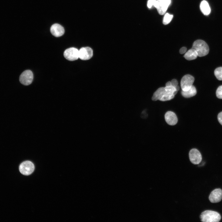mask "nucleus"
Masks as SVG:
<instances>
[{
	"label": "nucleus",
	"instance_id": "f3484780",
	"mask_svg": "<svg viewBox=\"0 0 222 222\" xmlns=\"http://www.w3.org/2000/svg\"><path fill=\"white\" fill-rule=\"evenodd\" d=\"M214 74L218 80H222V67H220L216 68L214 71Z\"/></svg>",
	"mask_w": 222,
	"mask_h": 222
},
{
	"label": "nucleus",
	"instance_id": "423d86ee",
	"mask_svg": "<svg viewBox=\"0 0 222 222\" xmlns=\"http://www.w3.org/2000/svg\"><path fill=\"white\" fill-rule=\"evenodd\" d=\"M79 50L75 47H72L66 49L64 51V56L67 60L73 61L79 58Z\"/></svg>",
	"mask_w": 222,
	"mask_h": 222
},
{
	"label": "nucleus",
	"instance_id": "f03ea898",
	"mask_svg": "<svg viewBox=\"0 0 222 222\" xmlns=\"http://www.w3.org/2000/svg\"><path fill=\"white\" fill-rule=\"evenodd\" d=\"M196 51L198 56L203 57L207 55L209 52V48L207 43L204 41L198 39L193 43L192 48Z\"/></svg>",
	"mask_w": 222,
	"mask_h": 222
},
{
	"label": "nucleus",
	"instance_id": "4468645a",
	"mask_svg": "<svg viewBox=\"0 0 222 222\" xmlns=\"http://www.w3.org/2000/svg\"><path fill=\"white\" fill-rule=\"evenodd\" d=\"M200 7L202 13L205 15H208L211 12V9L208 3L206 0L202 1Z\"/></svg>",
	"mask_w": 222,
	"mask_h": 222
},
{
	"label": "nucleus",
	"instance_id": "6ab92c4d",
	"mask_svg": "<svg viewBox=\"0 0 222 222\" xmlns=\"http://www.w3.org/2000/svg\"><path fill=\"white\" fill-rule=\"evenodd\" d=\"M216 94L218 98L222 99V85L218 87L216 91Z\"/></svg>",
	"mask_w": 222,
	"mask_h": 222
},
{
	"label": "nucleus",
	"instance_id": "9d476101",
	"mask_svg": "<svg viewBox=\"0 0 222 222\" xmlns=\"http://www.w3.org/2000/svg\"><path fill=\"white\" fill-rule=\"evenodd\" d=\"M222 199V190L217 188L213 190L210 193L209 199L212 203H216L220 202Z\"/></svg>",
	"mask_w": 222,
	"mask_h": 222
},
{
	"label": "nucleus",
	"instance_id": "9b49d317",
	"mask_svg": "<svg viewBox=\"0 0 222 222\" xmlns=\"http://www.w3.org/2000/svg\"><path fill=\"white\" fill-rule=\"evenodd\" d=\"M164 117L166 122L169 125H174L178 122L177 116L175 113L172 111L167 112L165 114Z\"/></svg>",
	"mask_w": 222,
	"mask_h": 222
},
{
	"label": "nucleus",
	"instance_id": "6e6552de",
	"mask_svg": "<svg viewBox=\"0 0 222 222\" xmlns=\"http://www.w3.org/2000/svg\"><path fill=\"white\" fill-rule=\"evenodd\" d=\"M171 2V0H157L154 7L159 14L163 15L166 12Z\"/></svg>",
	"mask_w": 222,
	"mask_h": 222
},
{
	"label": "nucleus",
	"instance_id": "7ed1b4c3",
	"mask_svg": "<svg viewBox=\"0 0 222 222\" xmlns=\"http://www.w3.org/2000/svg\"><path fill=\"white\" fill-rule=\"evenodd\" d=\"M194 80V78L190 75L187 74L183 76L180 82L182 90L187 91L189 90L193 85Z\"/></svg>",
	"mask_w": 222,
	"mask_h": 222
},
{
	"label": "nucleus",
	"instance_id": "39448f33",
	"mask_svg": "<svg viewBox=\"0 0 222 222\" xmlns=\"http://www.w3.org/2000/svg\"><path fill=\"white\" fill-rule=\"evenodd\" d=\"M33 75L32 72L29 70L23 72L19 76V81L23 84L28 85L31 84L33 81Z\"/></svg>",
	"mask_w": 222,
	"mask_h": 222
},
{
	"label": "nucleus",
	"instance_id": "dca6fc26",
	"mask_svg": "<svg viewBox=\"0 0 222 222\" xmlns=\"http://www.w3.org/2000/svg\"><path fill=\"white\" fill-rule=\"evenodd\" d=\"M165 90V87H164L158 88L154 93L151 98L152 100L154 101L159 100Z\"/></svg>",
	"mask_w": 222,
	"mask_h": 222
},
{
	"label": "nucleus",
	"instance_id": "f8f14e48",
	"mask_svg": "<svg viewBox=\"0 0 222 222\" xmlns=\"http://www.w3.org/2000/svg\"><path fill=\"white\" fill-rule=\"evenodd\" d=\"M50 31L51 34L56 37H60L64 33V29L60 25L55 23L52 25L50 28Z\"/></svg>",
	"mask_w": 222,
	"mask_h": 222
},
{
	"label": "nucleus",
	"instance_id": "2eb2a0df",
	"mask_svg": "<svg viewBox=\"0 0 222 222\" xmlns=\"http://www.w3.org/2000/svg\"><path fill=\"white\" fill-rule=\"evenodd\" d=\"M197 91L195 87L193 85L191 88L187 91H182L181 94L185 98H190L195 96L196 94Z\"/></svg>",
	"mask_w": 222,
	"mask_h": 222
},
{
	"label": "nucleus",
	"instance_id": "f257e3e1",
	"mask_svg": "<svg viewBox=\"0 0 222 222\" xmlns=\"http://www.w3.org/2000/svg\"><path fill=\"white\" fill-rule=\"evenodd\" d=\"M203 222H219L221 219L220 214L212 210H206L202 212L200 216Z\"/></svg>",
	"mask_w": 222,
	"mask_h": 222
},
{
	"label": "nucleus",
	"instance_id": "a211bd4d",
	"mask_svg": "<svg viewBox=\"0 0 222 222\" xmlns=\"http://www.w3.org/2000/svg\"><path fill=\"white\" fill-rule=\"evenodd\" d=\"M173 17V15L170 14L168 13L165 14V15L163 19V23L165 25L168 24L171 20Z\"/></svg>",
	"mask_w": 222,
	"mask_h": 222
},
{
	"label": "nucleus",
	"instance_id": "412c9836",
	"mask_svg": "<svg viewBox=\"0 0 222 222\" xmlns=\"http://www.w3.org/2000/svg\"><path fill=\"white\" fill-rule=\"evenodd\" d=\"M217 118L219 122L222 125V111L218 114Z\"/></svg>",
	"mask_w": 222,
	"mask_h": 222
},
{
	"label": "nucleus",
	"instance_id": "0eeeda50",
	"mask_svg": "<svg viewBox=\"0 0 222 222\" xmlns=\"http://www.w3.org/2000/svg\"><path fill=\"white\" fill-rule=\"evenodd\" d=\"M190 161L194 164H198L201 161L202 157L200 152L196 149H191L189 153Z\"/></svg>",
	"mask_w": 222,
	"mask_h": 222
},
{
	"label": "nucleus",
	"instance_id": "20e7f679",
	"mask_svg": "<svg viewBox=\"0 0 222 222\" xmlns=\"http://www.w3.org/2000/svg\"><path fill=\"white\" fill-rule=\"evenodd\" d=\"M35 166L31 162L26 161L22 163L19 166V170L20 173L24 175L31 174L34 171Z\"/></svg>",
	"mask_w": 222,
	"mask_h": 222
},
{
	"label": "nucleus",
	"instance_id": "1a4fd4ad",
	"mask_svg": "<svg viewBox=\"0 0 222 222\" xmlns=\"http://www.w3.org/2000/svg\"><path fill=\"white\" fill-rule=\"evenodd\" d=\"M79 58L82 60H87L93 56V51L89 47H83L79 50Z\"/></svg>",
	"mask_w": 222,
	"mask_h": 222
},
{
	"label": "nucleus",
	"instance_id": "ddd939ff",
	"mask_svg": "<svg viewBox=\"0 0 222 222\" xmlns=\"http://www.w3.org/2000/svg\"><path fill=\"white\" fill-rule=\"evenodd\" d=\"M198 56L196 51L192 48L186 52L183 57L187 60H191L196 59Z\"/></svg>",
	"mask_w": 222,
	"mask_h": 222
},
{
	"label": "nucleus",
	"instance_id": "5701e85b",
	"mask_svg": "<svg viewBox=\"0 0 222 222\" xmlns=\"http://www.w3.org/2000/svg\"><path fill=\"white\" fill-rule=\"evenodd\" d=\"M187 50V48L186 47H183L180 49L179 53L182 54H184L186 52Z\"/></svg>",
	"mask_w": 222,
	"mask_h": 222
},
{
	"label": "nucleus",
	"instance_id": "b1692460",
	"mask_svg": "<svg viewBox=\"0 0 222 222\" xmlns=\"http://www.w3.org/2000/svg\"><path fill=\"white\" fill-rule=\"evenodd\" d=\"M166 86H170L171 85V81H168L166 84Z\"/></svg>",
	"mask_w": 222,
	"mask_h": 222
},
{
	"label": "nucleus",
	"instance_id": "4be33fe9",
	"mask_svg": "<svg viewBox=\"0 0 222 222\" xmlns=\"http://www.w3.org/2000/svg\"><path fill=\"white\" fill-rule=\"evenodd\" d=\"M171 85L172 86H173L175 87L178 84V82L177 80L175 79H173L171 81Z\"/></svg>",
	"mask_w": 222,
	"mask_h": 222
},
{
	"label": "nucleus",
	"instance_id": "aec40b11",
	"mask_svg": "<svg viewBox=\"0 0 222 222\" xmlns=\"http://www.w3.org/2000/svg\"><path fill=\"white\" fill-rule=\"evenodd\" d=\"M156 0H149L147 2V6L149 8H151L153 6H154Z\"/></svg>",
	"mask_w": 222,
	"mask_h": 222
},
{
	"label": "nucleus",
	"instance_id": "393cba45",
	"mask_svg": "<svg viewBox=\"0 0 222 222\" xmlns=\"http://www.w3.org/2000/svg\"><path fill=\"white\" fill-rule=\"evenodd\" d=\"M175 88L177 91H178L179 89V87L178 85Z\"/></svg>",
	"mask_w": 222,
	"mask_h": 222
}]
</instances>
